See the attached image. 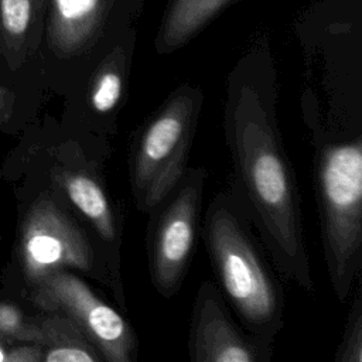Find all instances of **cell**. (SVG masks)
Instances as JSON below:
<instances>
[{
	"instance_id": "cell-15",
	"label": "cell",
	"mask_w": 362,
	"mask_h": 362,
	"mask_svg": "<svg viewBox=\"0 0 362 362\" xmlns=\"http://www.w3.org/2000/svg\"><path fill=\"white\" fill-rule=\"evenodd\" d=\"M31 0H0L1 24L10 37H21L30 24Z\"/></svg>"
},
{
	"instance_id": "cell-13",
	"label": "cell",
	"mask_w": 362,
	"mask_h": 362,
	"mask_svg": "<svg viewBox=\"0 0 362 362\" xmlns=\"http://www.w3.org/2000/svg\"><path fill=\"white\" fill-rule=\"evenodd\" d=\"M123 92L122 75L107 68L98 74L90 92V105L99 113L112 112L120 102Z\"/></svg>"
},
{
	"instance_id": "cell-10",
	"label": "cell",
	"mask_w": 362,
	"mask_h": 362,
	"mask_svg": "<svg viewBox=\"0 0 362 362\" xmlns=\"http://www.w3.org/2000/svg\"><path fill=\"white\" fill-rule=\"evenodd\" d=\"M59 184L69 201L93 225L99 238L110 245L117 242L115 214L99 182L83 173H64L59 177Z\"/></svg>"
},
{
	"instance_id": "cell-17",
	"label": "cell",
	"mask_w": 362,
	"mask_h": 362,
	"mask_svg": "<svg viewBox=\"0 0 362 362\" xmlns=\"http://www.w3.org/2000/svg\"><path fill=\"white\" fill-rule=\"evenodd\" d=\"M8 358V348H6L0 339V362H7Z\"/></svg>"
},
{
	"instance_id": "cell-9",
	"label": "cell",
	"mask_w": 362,
	"mask_h": 362,
	"mask_svg": "<svg viewBox=\"0 0 362 362\" xmlns=\"http://www.w3.org/2000/svg\"><path fill=\"white\" fill-rule=\"evenodd\" d=\"M35 318L44 362H99L103 361L99 351L82 332V329L64 313L45 311Z\"/></svg>"
},
{
	"instance_id": "cell-11",
	"label": "cell",
	"mask_w": 362,
	"mask_h": 362,
	"mask_svg": "<svg viewBox=\"0 0 362 362\" xmlns=\"http://www.w3.org/2000/svg\"><path fill=\"white\" fill-rule=\"evenodd\" d=\"M99 0H55L54 42L64 51L78 47L88 33L90 17Z\"/></svg>"
},
{
	"instance_id": "cell-5",
	"label": "cell",
	"mask_w": 362,
	"mask_h": 362,
	"mask_svg": "<svg viewBox=\"0 0 362 362\" xmlns=\"http://www.w3.org/2000/svg\"><path fill=\"white\" fill-rule=\"evenodd\" d=\"M31 300L44 311L68 315L106 362H132L137 341L129 322L78 276L58 270L33 287Z\"/></svg>"
},
{
	"instance_id": "cell-1",
	"label": "cell",
	"mask_w": 362,
	"mask_h": 362,
	"mask_svg": "<svg viewBox=\"0 0 362 362\" xmlns=\"http://www.w3.org/2000/svg\"><path fill=\"white\" fill-rule=\"evenodd\" d=\"M276 96L260 82L233 81L225 100V134L235 188L279 270L313 291L294 173L276 122Z\"/></svg>"
},
{
	"instance_id": "cell-3",
	"label": "cell",
	"mask_w": 362,
	"mask_h": 362,
	"mask_svg": "<svg viewBox=\"0 0 362 362\" xmlns=\"http://www.w3.org/2000/svg\"><path fill=\"white\" fill-rule=\"evenodd\" d=\"M315 177L324 256L337 298L344 303L362 257V139L325 141L317 150Z\"/></svg>"
},
{
	"instance_id": "cell-2",
	"label": "cell",
	"mask_w": 362,
	"mask_h": 362,
	"mask_svg": "<svg viewBox=\"0 0 362 362\" xmlns=\"http://www.w3.org/2000/svg\"><path fill=\"white\" fill-rule=\"evenodd\" d=\"M236 197L218 194L205 214L204 233L216 277L245 329L272 345L283 327L284 301Z\"/></svg>"
},
{
	"instance_id": "cell-6",
	"label": "cell",
	"mask_w": 362,
	"mask_h": 362,
	"mask_svg": "<svg viewBox=\"0 0 362 362\" xmlns=\"http://www.w3.org/2000/svg\"><path fill=\"white\" fill-rule=\"evenodd\" d=\"M205 175V170L199 167L185 170L168 195L170 201L163 206L150 236L151 280L156 290L165 297L178 291L194 252Z\"/></svg>"
},
{
	"instance_id": "cell-8",
	"label": "cell",
	"mask_w": 362,
	"mask_h": 362,
	"mask_svg": "<svg viewBox=\"0 0 362 362\" xmlns=\"http://www.w3.org/2000/svg\"><path fill=\"white\" fill-rule=\"evenodd\" d=\"M189 358L194 362H269L272 345L240 331L216 287L205 280L194 303Z\"/></svg>"
},
{
	"instance_id": "cell-14",
	"label": "cell",
	"mask_w": 362,
	"mask_h": 362,
	"mask_svg": "<svg viewBox=\"0 0 362 362\" xmlns=\"http://www.w3.org/2000/svg\"><path fill=\"white\" fill-rule=\"evenodd\" d=\"M337 361L362 362V301L361 293H356L352 310L349 313L344 341L338 348Z\"/></svg>"
},
{
	"instance_id": "cell-4",
	"label": "cell",
	"mask_w": 362,
	"mask_h": 362,
	"mask_svg": "<svg viewBox=\"0 0 362 362\" xmlns=\"http://www.w3.org/2000/svg\"><path fill=\"white\" fill-rule=\"evenodd\" d=\"M201 107V92L178 90L141 127L130 157L132 192L141 212L160 206L182 178Z\"/></svg>"
},
{
	"instance_id": "cell-7",
	"label": "cell",
	"mask_w": 362,
	"mask_h": 362,
	"mask_svg": "<svg viewBox=\"0 0 362 362\" xmlns=\"http://www.w3.org/2000/svg\"><path fill=\"white\" fill-rule=\"evenodd\" d=\"M20 256L25 281L31 287L58 270L90 272L95 263L85 232L45 197L31 205L23 221Z\"/></svg>"
},
{
	"instance_id": "cell-12",
	"label": "cell",
	"mask_w": 362,
	"mask_h": 362,
	"mask_svg": "<svg viewBox=\"0 0 362 362\" xmlns=\"http://www.w3.org/2000/svg\"><path fill=\"white\" fill-rule=\"evenodd\" d=\"M40 329L35 318L28 320L11 303H0V339L38 344Z\"/></svg>"
},
{
	"instance_id": "cell-16",
	"label": "cell",
	"mask_w": 362,
	"mask_h": 362,
	"mask_svg": "<svg viewBox=\"0 0 362 362\" xmlns=\"http://www.w3.org/2000/svg\"><path fill=\"white\" fill-rule=\"evenodd\" d=\"M11 95L3 86H0V123L6 122L11 110Z\"/></svg>"
}]
</instances>
